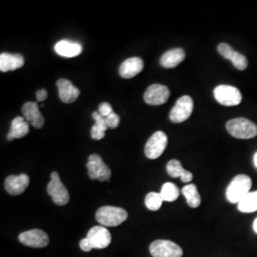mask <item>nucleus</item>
<instances>
[{"mask_svg":"<svg viewBox=\"0 0 257 257\" xmlns=\"http://www.w3.org/2000/svg\"><path fill=\"white\" fill-rule=\"evenodd\" d=\"M29 133V123L24 117L18 116L12 121L9 133L7 135V139L9 141L15 138H21L25 137Z\"/></svg>","mask_w":257,"mask_h":257,"instance_id":"22","label":"nucleus"},{"mask_svg":"<svg viewBox=\"0 0 257 257\" xmlns=\"http://www.w3.org/2000/svg\"><path fill=\"white\" fill-rule=\"evenodd\" d=\"M227 130L230 136L239 139H250L257 136V125L247 118H235L230 120L227 125Z\"/></svg>","mask_w":257,"mask_h":257,"instance_id":"3","label":"nucleus"},{"mask_svg":"<svg viewBox=\"0 0 257 257\" xmlns=\"http://www.w3.org/2000/svg\"><path fill=\"white\" fill-rule=\"evenodd\" d=\"M47 97H48V92L46 90L42 89V90H39L37 92V100L38 102H43L44 100H46Z\"/></svg>","mask_w":257,"mask_h":257,"instance_id":"31","label":"nucleus"},{"mask_svg":"<svg viewBox=\"0 0 257 257\" xmlns=\"http://www.w3.org/2000/svg\"><path fill=\"white\" fill-rule=\"evenodd\" d=\"M238 210L245 213H250L257 211V191L248 193L238 203Z\"/></svg>","mask_w":257,"mask_h":257,"instance_id":"25","label":"nucleus"},{"mask_svg":"<svg viewBox=\"0 0 257 257\" xmlns=\"http://www.w3.org/2000/svg\"><path fill=\"white\" fill-rule=\"evenodd\" d=\"M168 143V138L162 131H157L148 139L145 145V156L149 159H156L163 154Z\"/></svg>","mask_w":257,"mask_h":257,"instance_id":"9","label":"nucleus"},{"mask_svg":"<svg viewBox=\"0 0 257 257\" xmlns=\"http://www.w3.org/2000/svg\"><path fill=\"white\" fill-rule=\"evenodd\" d=\"M214 98L223 106H237L242 102V94L237 88L229 85L217 86L214 91Z\"/></svg>","mask_w":257,"mask_h":257,"instance_id":"5","label":"nucleus"},{"mask_svg":"<svg viewBox=\"0 0 257 257\" xmlns=\"http://www.w3.org/2000/svg\"><path fill=\"white\" fill-rule=\"evenodd\" d=\"M160 194L164 201L167 202H173L176 200L179 196V190L175 186V184L171 182H167L162 186Z\"/></svg>","mask_w":257,"mask_h":257,"instance_id":"26","label":"nucleus"},{"mask_svg":"<svg viewBox=\"0 0 257 257\" xmlns=\"http://www.w3.org/2000/svg\"><path fill=\"white\" fill-rule=\"evenodd\" d=\"M87 238L92 244V248L102 249L109 247L111 243V234L104 226H95L89 230Z\"/></svg>","mask_w":257,"mask_h":257,"instance_id":"12","label":"nucleus"},{"mask_svg":"<svg viewBox=\"0 0 257 257\" xmlns=\"http://www.w3.org/2000/svg\"><path fill=\"white\" fill-rule=\"evenodd\" d=\"M56 86L59 92L60 100L66 104L74 103L80 95V91L68 79L61 78L57 80Z\"/></svg>","mask_w":257,"mask_h":257,"instance_id":"15","label":"nucleus"},{"mask_svg":"<svg viewBox=\"0 0 257 257\" xmlns=\"http://www.w3.org/2000/svg\"><path fill=\"white\" fill-rule=\"evenodd\" d=\"M182 193H183L188 205L191 208H197L201 204V197L200 194L197 191V188L194 184H189L185 186L182 189Z\"/></svg>","mask_w":257,"mask_h":257,"instance_id":"24","label":"nucleus"},{"mask_svg":"<svg viewBox=\"0 0 257 257\" xmlns=\"http://www.w3.org/2000/svg\"><path fill=\"white\" fill-rule=\"evenodd\" d=\"M166 170H167L168 175L170 176H172L174 178L180 177L181 180L185 183L191 182L193 180V174L189 171H186L181 165L180 161L177 160V159L170 160L166 166Z\"/></svg>","mask_w":257,"mask_h":257,"instance_id":"21","label":"nucleus"},{"mask_svg":"<svg viewBox=\"0 0 257 257\" xmlns=\"http://www.w3.org/2000/svg\"><path fill=\"white\" fill-rule=\"evenodd\" d=\"M193 110V101L189 95L180 97L170 112V120L174 123H182L189 119Z\"/></svg>","mask_w":257,"mask_h":257,"instance_id":"8","label":"nucleus"},{"mask_svg":"<svg viewBox=\"0 0 257 257\" xmlns=\"http://www.w3.org/2000/svg\"><path fill=\"white\" fill-rule=\"evenodd\" d=\"M87 168L89 176L92 180L97 179L99 181H107L111 176L110 168L104 163L101 156L98 155L90 156L87 163Z\"/></svg>","mask_w":257,"mask_h":257,"instance_id":"7","label":"nucleus"},{"mask_svg":"<svg viewBox=\"0 0 257 257\" xmlns=\"http://www.w3.org/2000/svg\"><path fill=\"white\" fill-rule=\"evenodd\" d=\"M92 118L95 121V125L92 126L91 130V137L92 139L100 140L102 138H105V133L107 128H109L106 119L100 115L98 111H94L92 113Z\"/></svg>","mask_w":257,"mask_h":257,"instance_id":"23","label":"nucleus"},{"mask_svg":"<svg viewBox=\"0 0 257 257\" xmlns=\"http://www.w3.org/2000/svg\"><path fill=\"white\" fill-rule=\"evenodd\" d=\"M47 192L52 197L53 201L58 206L67 205L70 200V195L67 188L60 180L57 172H53L51 175V181L47 186Z\"/></svg>","mask_w":257,"mask_h":257,"instance_id":"4","label":"nucleus"},{"mask_svg":"<svg viewBox=\"0 0 257 257\" xmlns=\"http://www.w3.org/2000/svg\"><path fill=\"white\" fill-rule=\"evenodd\" d=\"M21 111L23 113V116L28 123H30L33 127L40 128L44 125V117L40 113V110L38 109L37 103L35 102H26Z\"/></svg>","mask_w":257,"mask_h":257,"instance_id":"16","label":"nucleus"},{"mask_svg":"<svg viewBox=\"0 0 257 257\" xmlns=\"http://www.w3.org/2000/svg\"><path fill=\"white\" fill-rule=\"evenodd\" d=\"M55 53L62 57L71 58L82 53V46L81 44L69 41V40H60L57 42L55 46Z\"/></svg>","mask_w":257,"mask_h":257,"instance_id":"19","label":"nucleus"},{"mask_svg":"<svg viewBox=\"0 0 257 257\" xmlns=\"http://www.w3.org/2000/svg\"><path fill=\"white\" fill-rule=\"evenodd\" d=\"M29 176L25 174L19 175H10L4 183L5 190L11 195H19L27 189L29 186Z\"/></svg>","mask_w":257,"mask_h":257,"instance_id":"14","label":"nucleus"},{"mask_svg":"<svg viewBox=\"0 0 257 257\" xmlns=\"http://www.w3.org/2000/svg\"><path fill=\"white\" fill-rule=\"evenodd\" d=\"M170 97L169 89L160 84H154L148 87L144 93V101L148 105L152 106H160L165 104Z\"/></svg>","mask_w":257,"mask_h":257,"instance_id":"11","label":"nucleus"},{"mask_svg":"<svg viewBox=\"0 0 257 257\" xmlns=\"http://www.w3.org/2000/svg\"><path fill=\"white\" fill-rule=\"evenodd\" d=\"M95 217L104 227H117L128 219V212L118 207L105 206L98 209Z\"/></svg>","mask_w":257,"mask_h":257,"instance_id":"2","label":"nucleus"},{"mask_svg":"<svg viewBox=\"0 0 257 257\" xmlns=\"http://www.w3.org/2000/svg\"><path fill=\"white\" fill-rule=\"evenodd\" d=\"M143 67L144 63L140 57H130L120 66L119 74L123 78L130 79L141 73Z\"/></svg>","mask_w":257,"mask_h":257,"instance_id":"17","label":"nucleus"},{"mask_svg":"<svg viewBox=\"0 0 257 257\" xmlns=\"http://www.w3.org/2000/svg\"><path fill=\"white\" fill-rule=\"evenodd\" d=\"M97 111L100 113V115L103 116L104 118L108 117L109 115H110V114L113 112L111 106H110L109 103H107V102L101 103V104L99 105V107H98V110H97Z\"/></svg>","mask_w":257,"mask_h":257,"instance_id":"28","label":"nucleus"},{"mask_svg":"<svg viewBox=\"0 0 257 257\" xmlns=\"http://www.w3.org/2000/svg\"><path fill=\"white\" fill-rule=\"evenodd\" d=\"M253 161H254V165L257 168V153L254 155V158H253Z\"/></svg>","mask_w":257,"mask_h":257,"instance_id":"33","label":"nucleus"},{"mask_svg":"<svg viewBox=\"0 0 257 257\" xmlns=\"http://www.w3.org/2000/svg\"><path fill=\"white\" fill-rule=\"evenodd\" d=\"M163 198L160 193H148L145 198V205L150 211H158L163 203Z\"/></svg>","mask_w":257,"mask_h":257,"instance_id":"27","label":"nucleus"},{"mask_svg":"<svg viewBox=\"0 0 257 257\" xmlns=\"http://www.w3.org/2000/svg\"><path fill=\"white\" fill-rule=\"evenodd\" d=\"M150 252L154 257H182L183 250L170 240H156L150 246Z\"/></svg>","mask_w":257,"mask_h":257,"instance_id":"6","label":"nucleus"},{"mask_svg":"<svg viewBox=\"0 0 257 257\" xmlns=\"http://www.w3.org/2000/svg\"><path fill=\"white\" fill-rule=\"evenodd\" d=\"M24 65V57L20 54L2 53L0 55V71L6 73L15 71Z\"/></svg>","mask_w":257,"mask_h":257,"instance_id":"18","label":"nucleus"},{"mask_svg":"<svg viewBox=\"0 0 257 257\" xmlns=\"http://www.w3.org/2000/svg\"><path fill=\"white\" fill-rule=\"evenodd\" d=\"M253 230H254V231L257 233V218L255 219V221H254V223H253Z\"/></svg>","mask_w":257,"mask_h":257,"instance_id":"32","label":"nucleus"},{"mask_svg":"<svg viewBox=\"0 0 257 257\" xmlns=\"http://www.w3.org/2000/svg\"><path fill=\"white\" fill-rule=\"evenodd\" d=\"M251 185V178L248 175H236L231 180L226 192L228 201L231 204H238L248 193H250Z\"/></svg>","mask_w":257,"mask_h":257,"instance_id":"1","label":"nucleus"},{"mask_svg":"<svg viewBox=\"0 0 257 257\" xmlns=\"http://www.w3.org/2000/svg\"><path fill=\"white\" fill-rule=\"evenodd\" d=\"M19 242L30 248H41L48 246L50 240L46 232L41 230H31L20 233Z\"/></svg>","mask_w":257,"mask_h":257,"instance_id":"10","label":"nucleus"},{"mask_svg":"<svg viewBox=\"0 0 257 257\" xmlns=\"http://www.w3.org/2000/svg\"><path fill=\"white\" fill-rule=\"evenodd\" d=\"M108 127L110 128H115L118 127L120 123V117L114 112H112L108 117L105 118Z\"/></svg>","mask_w":257,"mask_h":257,"instance_id":"29","label":"nucleus"},{"mask_svg":"<svg viewBox=\"0 0 257 257\" xmlns=\"http://www.w3.org/2000/svg\"><path fill=\"white\" fill-rule=\"evenodd\" d=\"M79 246H80V248L82 249L83 251H85V252H89V251H91L92 250V244H91V242L89 241V239L84 238L80 241V244H79Z\"/></svg>","mask_w":257,"mask_h":257,"instance_id":"30","label":"nucleus"},{"mask_svg":"<svg viewBox=\"0 0 257 257\" xmlns=\"http://www.w3.org/2000/svg\"><path fill=\"white\" fill-rule=\"evenodd\" d=\"M217 50L224 58L230 60L233 66L239 71H244L247 69L248 65L247 57L238 52L234 51L229 44L220 43L217 47Z\"/></svg>","mask_w":257,"mask_h":257,"instance_id":"13","label":"nucleus"},{"mask_svg":"<svg viewBox=\"0 0 257 257\" xmlns=\"http://www.w3.org/2000/svg\"><path fill=\"white\" fill-rule=\"evenodd\" d=\"M185 52L181 48L169 50L160 58V64L166 69L175 68L185 59Z\"/></svg>","mask_w":257,"mask_h":257,"instance_id":"20","label":"nucleus"}]
</instances>
